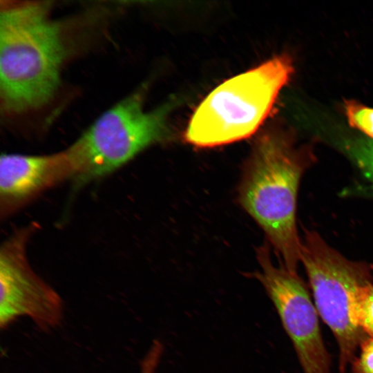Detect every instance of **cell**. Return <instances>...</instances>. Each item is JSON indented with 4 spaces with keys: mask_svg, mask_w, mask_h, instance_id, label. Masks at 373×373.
<instances>
[{
    "mask_svg": "<svg viewBox=\"0 0 373 373\" xmlns=\"http://www.w3.org/2000/svg\"><path fill=\"white\" fill-rule=\"evenodd\" d=\"M0 95L10 113L40 108L54 97L65 55L60 28L40 1H1Z\"/></svg>",
    "mask_w": 373,
    "mask_h": 373,
    "instance_id": "6da1fadb",
    "label": "cell"
},
{
    "mask_svg": "<svg viewBox=\"0 0 373 373\" xmlns=\"http://www.w3.org/2000/svg\"><path fill=\"white\" fill-rule=\"evenodd\" d=\"M308 160L282 136L257 142L239 186L240 203L256 220L289 270L297 272L301 240L296 224V199Z\"/></svg>",
    "mask_w": 373,
    "mask_h": 373,
    "instance_id": "7a4b0ae2",
    "label": "cell"
},
{
    "mask_svg": "<svg viewBox=\"0 0 373 373\" xmlns=\"http://www.w3.org/2000/svg\"><path fill=\"white\" fill-rule=\"evenodd\" d=\"M292 70L287 56H277L227 79L196 108L185 141L198 147H213L251 136L269 115Z\"/></svg>",
    "mask_w": 373,
    "mask_h": 373,
    "instance_id": "3957f363",
    "label": "cell"
},
{
    "mask_svg": "<svg viewBox=\"0 0 373 373\" xmlns=\"http://www.w3.org/2000/svg\"><path fill=\"white\" fill-rule=\"evenodd\" d=\"M166 106L144 109L140 91L101 115L66 149L74 168L73 182L80 187L117 170L168 134Z\"/></svg>",
    "mask_w": 373,
    "mask_h": 373,
    "instance_id": "277c9868",
    "label": "cell"
},
{
    "mask_svg": "<svg viewBox=\"0 0 373 373\" xmlns=\"http://www.w3.org/2000/svg\"><path fill=\"white\" fill-rule=\"evenodd\" d=\"M300 262L318 315L338 344L339 370L344 373L367 337L356 324L353 309L360 291L373 283L372 271L369 265L344 258L314 231L305 233Z\"/></svg>",
    "mask_w": 373,
    "mask_h": 373,
    "instance_id": "5b68a950",
    "label": "cell"
},
{
    "mask_svg": "<svg viewBox=\"0 0 373 373\" xmlns=\"http://www.w3.org/2000/svg\"><path fill=\"white\" fill-rule=\"evenodd\" d=\"M39 225L18 229L0 247V327L6 329L20 317H28L47 331L63 320L59 294L33 269L28 258L29 240Z\"/></svg>",
    "mask_w": 373,
    "mask_h": 373,
    "instance_id": "8992f818",
    "label": "cell"
},
{
    "mask_svg": "<svg viewBox=\"0 0 373 373\" xmlns=\"http://www.w3.org/2000/svg\"><path fill=\"white\" fill-rule=\"evenodd\" d=\"M267 247L258 251L260 271L253 276L263 286L290 338L304 373H329L318 313L297 272L273 265Z\"/></svg>",
    "mask_w": 373,
    "mask_h": 373,
    "instance_id": "52a82bcc",
    "label": "cell"
},
{
    "mask_svg": "<svg viewBox=\"0 0 373 373\" xmlns=\"http://www.w3.org/2000/svg\"><path fill=\"white\" fill-rule=\"evenodd\" d=\"M66 151L48 155L4 153L0 157V216L7 218L47 190L73 180Z\"/></svg>",
    "mask_w": 373,
    "mask_h": 373,
    "instance_id": "ba28073f",
    "label": "cell"
},
{
    "mask_svg": "<svg viewBox=\"0 0 373 373\" xmlns=\"http://www.w3.org/2000/svg\"><path fill=\"white\" fill-rule=\"evenodd\" d=\"M353 316L362 332L367 336L373 338V283L360 291L354 305Z\"/></svg>",
    "mask_w": 373,
    "mask_h": 373,
    "instance_id": "9c48e42d",
    "label": "cell"
},
{
    "mask_svg": "<svg viewBox=\"0 0 373 373\" xmlns=\"http://www.w3.org/2000/svg\"><path fill=\"white\" fill-rule=\"evenodd\" d=\"M347 149L373 185V140L355 139L347 144Z\"/></svg>",
    "mask_w": 373,
    "mask_h": 373,
    "instance_id": "30bf717a",
    "label": "cell"
},
{
    "mask_svg": "<svg viewBox=\"0 0 373 373\" xmlns=\"http://www.w3.org/2000/svg\"><path fill=\"white\" fill-rule=\"evenodd\" d=\"M345 112L350 124L373 140V108L349 101L345 104Z\"/></svg>",
    "mask_w": 373,
    "mask_h": 373,
    "instance_id": "8fae6325",
    "label": "cell"
},
{
    "mask_svg": "<svg viewBox=\"0 0 373 373\" xmlns=\"http://www.w3.org/2000/svg\"><path fill=\"white\" fill-rule=\"evenodd\" d=\"M359 347V354L351 363V373H373V338L367 337Z\"/></svg>",
    "mask_w": 373,
    "mask_h": 373,
    "instance_id": "7c38bea8",
    "label": "cell"
},
{
    "mask_svg": "<svg viewBox=\"0 0 373 373\" xmlns=\"http://www.w3.org/2000/svg\"><path fill=\"white\" fill-rule=\"evenodd\" d=\"M163 352V344L158 340H154L141 361L140 373H155Z\"/></svg>",
    "mask_w": 373,
    "mask_h": 373,
    "instance_id": "4fadbf2b",
    "label": "cell"
}]
</instances>
